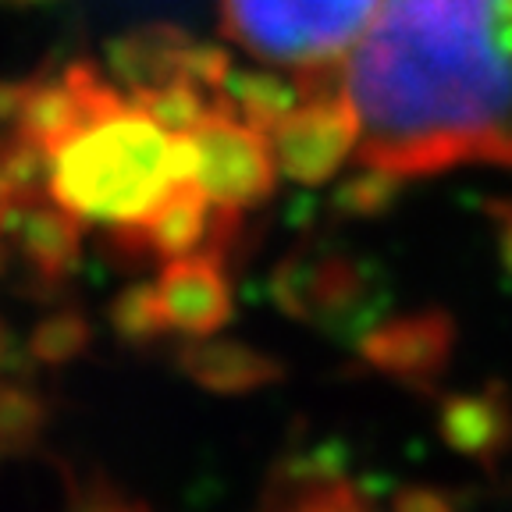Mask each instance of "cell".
Here are the masks:
<instances>
[{"label": "cell", "mask_w": 512, "mask_h": 512, "mask_svg": "<svg viewBox=\"0 0 512 512\" xmlns=\"http://www.w3.org/2000/svg\"><path fill=\"white\" fill-rule=\"evenodd\" d=\"M356 168H512V0H377L345 61Z\"/></svg>", "instance_id": "obj_1"}, {"label": "cell", "mask_w": 512, "mask_h": 512, "mask_svg": "<svg viewBox=\"0 0 512 512\" xmlns=\"http://www.w3.org/2000/svg\"><path fill=\"white\" fill-rule=\"evenodd\" d=\"M178 182H192V150L128 100L89 121L47 157L50 200L100 228L136 224Z\"/></svg>", "instance_id": "obj_2"}, {"label": "cell", "mask_w": 512, "mask_h": 512, "mask_svg": "<svg viewBox=\"0 0 512 512\" xmlns=\"http://www.w3.org/2000/svg\"><path fill=\"white\" fill-rule=\"evenodd\" d=\"M235 47L292 75H335L363 40L377 0H217Z\"/></svg>", "instance_id": "obj_3"}, {"label": "cell", "mask_w": 512, "mask_h": 512, "mask_svg": "<svg viewBox=\"0 0 512 512\" xmlns=\"http://www.w3.org/2000/svg\"><path fill=\"white\" fill-rule=\"evenodd\" d=\"M246 210L217 207L196 182H178L175 189L136 224L107 228L104 253L118 267L171 264L182 256L214 253L228 260L242 235Z\"/></svg>", "instance_id": "obj_4"}, {"label": "cell", "mask_w": 512, "mask_h": 512, "mask_svg": "<svg viewBox=\"0 0 512 512\" xmlns=\"http://www.w3.org/2000/svg\"><path fill=\"white\" fill-rule=\"evenodd\" d=\"M192 182L210 196V203L232 210L267 207L278 189V160L271 139L235 114H210L189 136Z\"/></svg>", "instance_id": "obj_5"}, {"label": "cell", "mask_w": 512, "mask_h": 512, "mask_svg": "<svg viewBox=\"0 0 512 512\" xmlns=\"http://www.w3.org/2000/svg\"><path fill=\"white\" fill-rule=\"evenodd\" d=\"M107 68L125 93L168 86V82H192L214 96L217 104H221L224 82L235 72L228 50L196 40L178 25H139L121 32L107 47Z\"/></svg>", "instance_id": "obj_6"}, {"label": "cell", "mask_w": 512, "mask_h": 512, "mask_svg": "<svg viewBox=\"0 0 512 512\" xmlns=\"http://www.w3.org/2000/svg\"><path fill=\"white\" fill-rule=\"evenodd\" d=\"M267 292L285 317L306 328L342 331L367 296V274L345 253L303 242L274 264Z\"/></svg>", "instance_id": "obj_7"}, {"label": "cell", "mask_w": 512, "mask_h": 512, "mask_svg": "<svg viewBox=\"0 0 512 512\" xmlns=\"http://www.w3.org/2000/svg\"><path fill=\"white\" fill-rule=\"evenodd\" d=\"M271 150L278 171L296 185H324L356 160L360 125L342 89L306 93L278 125L271 128Z\"/></svg>", "instance_id": "obj_8"}, {"label": "cell", "mask_w": 512, "mask_h": 512, "mask_svg": "<svg viewBox=\"0 0 512 512\" xmlns=\"http://www.w3.org/2000/svg\"><path fill=\"white\" fill-rule=\"evenodd\" d=\"M86 221L50 200V192H29L0 224V242L22 267L32 299H54L82 264Z\"/></svg>", "instance_id": "obj_9"}, {"label": "cell", "mask_w": 512, "mask_h": 512, "mask_svg": "<svg viewBox=\"0 0 512 512\" xmlns=\"http://www.w3.org/2000/svg\"><path fill=\"white\" fill-rule=\"evenodd\" d=\"M153 281L175 335L207 338L232 320V278H228V260L221 256L196 253L171 260L160 267Z\"/></svg>", "instance_id": "obj_10"}, {"label": "cell", "mask_w": 512, "mask_h": 512, "mask_svg": "<svg viewBox=\"0 0 512 512\" xmlns=\"http://www.w3.org/2000/svg\"><path fill=\"white\" fill-rule=\"evenodd\" d=\"M256 512H374V505L335 459L306 452L274 463Z\"/></svg>", "instance_id": "obj_11"}, {"label": "cell", "mask_w": 512, "mask_h": 512, "mask_svg": "<svg viewBox=\"0 0 512 512\" xmlns=\"http://www.w3.org/2000/svg\"><path fill=\"white\" fill-rule=\"evenodd\" d=\"M175 363L196 388L210 395H228V399L253 395L285 377V363L278 356L224 335L185 338V345H178L175 352Z\"/></svg>", "instance_id": "obj_12"}, {"label": "cell", "mask_w": 512, "mask_h": 512, "mask_svg": "<svg viewBox=\"0 0 512 512\" xmlns=\"http://www.w3.org/2000/svg\"><path fill=\"white\" fill-rule=\"evenodd\" d=\"M448 331L438 317H413V320H392L384 328L370 331L363 338L360 352L370 370L388 377H427L441 367L445 356Z\"/></svg>", "instance_id": "obj_13"}, {"label": "cell", "mask_w": 512, "mask_h": 512, "mask_svg": "<svg viewBox=\"0 0 512 512\" xmlns=\"http://www.w3.org/2000/svg\"><path fill=\"white\" fill-rule=\"evenodd\" d=\"M303 100V82L288 72H232V79L224 82L221 107L246 125L260 128L264 136H271V128L285 118L292 107Z\"/></svg>", "instance_id": "obj_14"}, {"label": "cell", "mask_w": 512, "mask_h": 512, "mask_svg": "<svg viewBox=\"0 0 512 512\" xmlns=\"http://www.w3.org/2000/svg\"><path fill=\"white\" fill-rule=\"evenodd\" d=\"M107 324L114 338L128 349H157L171 331V320L160 303L157 281H132L111 299L107 306Z\"/></svg>", "instance_id": "obj_15"}, {"label": "cell", "mask_w": 512, "mask_h": 512, "mask_svg": "<svg viewBox=\"0 0 512 512\" xmlns=\"http://www.w3.org/2000/svg\"><path fill=\"white\" fill-rule=\"evenodd\" d=\"M50 427V402L29 381L0 374V452L25 456L40 445Z\"/></svg>", "instance_id": "obj_16"}, {"label": "cell", "mask_w": 512, "mask_h": 512, "mask_svg": "<svg viewBox=\"0 0 512 512\" xmlns=\"http://www.w3.org/2000/svg\"><path fill=\"white\" fill-rule=\"evenodd\" d=\"M93 345V324L79 306H57L47 317L36 320V328L29 331L25 352L36 367L61 370L68 363L82 360Z\"/></svg>", "instance_id": "obj_17"}, {"label": "cell", "mask_w": 512, "mask_h": 512, "mask_svg": "<svg viewBox=\"0 0 512 512\" xmlns=\"http://www.w3.org/2000/svg\"><path fill=\"white\" fill-rule=\"evenodd\" d=\"M132 104L143 114H150L157 125H164L171 136H189L192 128H200L210 114L221 111L214 96L203 93L200 86L192 82H168V86H153L139 89V93H128Z\"/></svg>", "instance_id": "obj_18"}, {"label": "cell", "mask_w": 512, "mask_h": 512, "mask_svg": "<svg viewBox=\"0 0 512 512\" xmlns=\"http://www.w3.org/2000/svg\"><path fill=\"white\" fill-rule=\"evenodd\" d=\"M399 189H402V182L381 175V171L352 168V175L342 178V185H338L335 196H331V207L342 217H374L395 200Z\"/></svg>", "instance_id": "obj_19"}, {"label": "cell", "mask_w": 512, "mask_h": 512, "mask_svg": "<svg viewBox=\"0 0 512 512\" xmlns=\"http://www.w3.org/2000/svg\"><path fill=\"white\" fill-rule=\"evenodd\" d=\"M32 79H0V132H11L15 136L18 114L25 107V96H29Z\"/></svg>", "instance_id": "obj_20"}, {"label": "cell", "mask_w": 512, "mask_h": 512, "mask_svg": "<svg viewBox=\"0 0 512 512\" xmlns=\"http://www.w3.org/2000/svg\"><path fill=\"white\" fill-rule=\"evenodd\" d=\"M392 512H452V509H448V505L441 502L434 491L409 488V491H399V495H395Z\"/></svg>", "instance_id": "obj_21"}, {"label": "cell", "mask_w": 512, "mask_h": 512, "mask_svg": "<svg viewBox=\"0 0 512 512\" xmlns=\"http://www.w3.org/2000/svg\"><path fill=\"white\" fill-rule=\"evenodd\" d=\"M79 512H146L143 505L132 502H118V498H96V502H86Z\"/></svg>", "instance_id": "obj_22"}, {"label": "cell", "mask_w": 512, "mask_h": 512, "mask_svg": "<svg viewBox=\"0 0 512 512\" xmlns=\"http://www.w3.org/2000/svg\"><path fill=\"white\" fill-rule=\"evenodd\" d=\"M4 360H8V328L0 320V370H4Z\"/></svg>", "instance_id": "obj_23"}, {"label": "cell", "mask_w": 512, "mask_h": 512, "mask_svg": "<svg viewBox=\"0 0 512 512\" xmlns=\"http://www.w3.org/2000/svg\"><path fill=\"white\" fill-rule=\"evenodd\" d=\"M4 264H8V249H4V242H0V274H4Z\"/></svg>", "instance_id": "obj_24"}, {"label": "cell", "mask_w": 512, "mask_h": 512, "mask_svg": "<svg viewBox=\"0 0 512 512\" xmlns=\"http://www.w3.org/2000/svg\"><path fill=\"white\" fill-rule=\"evenodd\" d=\"M11 139H15V136H11V132H0V150H4V146H8Z\"/></svg>", "instance_id": "obj_25"}, {"label": "cell", "mask_w": 512, "mask_h": 512, "mask_svg": "<svg viewBox=\"0 0 512 512\" xmlns=\"http://www.w3.org/2000/svg\"><path fill=\"white\" fill-rule=\"evenodd\" d=\"M11 4H40V0H11Z\"/></svg>", "instance_id": "obj_26"}, {"label": "cell", "mask_w": 512, "mask_h": 512, "mask_svg": "<svg viewBox=\"0 0 512 512\" xmlns=\"http://www.w3.org/2000/svg\"><path fill=\"white\" fill-rule=\"evenodd\" d=\"M0 456H4V452H0Z\"/></svg>", "instance_id": "obj_27"}]
</instances>
